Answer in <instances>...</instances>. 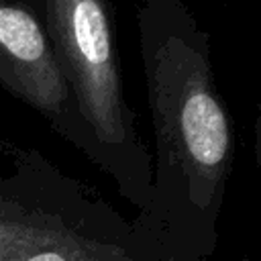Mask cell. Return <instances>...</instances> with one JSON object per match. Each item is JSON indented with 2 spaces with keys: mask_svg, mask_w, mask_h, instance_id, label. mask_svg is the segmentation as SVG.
Masks as SVG:
<instances>
[{
  "mask_svg": "<svg viewBox=\"0 0 261 261\" xmlns=\"http://www.w3.org/2000/svg\"><path fill=\"white\" fill-rule=\"evenodd\" d=\"M147 100L159 163L208 206L232 159V126L214 84L208 35L179 0H145L139 14Z\"/></svg>",
  "mask_w": 261,
  "mask_h": 261,
  "instance_id": "cell-1",
  "label": "cell"
},
{
  "mask_svg": "<svg viewBox=\"0 0 261 261\" xmlns=\"http://www.w3.org/2000/svg\"><path fill=\"white\" fill-rule=\"evenodd\" d=\"M39 18L90 139V157L116 169L137 147L122 98L110 0H27Z\"/></svg>",
  "mask_w": 261,
  "mask_h": 261,
  "instance_id": "cell-2",
  "label": "cell"
},
{
  "mask_svg": "<svg viewBox=\"0 0 261 261\" xmlns=\"http://www.w3.org/2000/svg\"><path fill=\"white\" fill-rule=\"evenodd\" d=\"M0 175V261H112L92 206L39 151L14 147Z\"/></svg>",
  "mask_w": 261,
  "mask_h": 261,
  "instance_id": "cell-3",
  "label": "cell"
},
{
  "mask_svg": "<svg viewBox=\"0 0 261 261\" xmlns=\"http://www.w3.org/2000/svg\"><path fill=\"white\" fill-rule=\"evenodd\" d=\"M0 88L90 155V139L69 86L27 0H0Z\"/></svg>",
  "mask_w": 261,
  "mask_h": 261,
  "instance_id": "cell-4",
  "label": "cell"
},
{
  "mask_svg": "<svg viewBox=\"0 0 261 261\" xmlns=\"http://www.w3.org/2000/svg\"><path fill=\"white\" fill-rule=\"evenodd\" d=\"M255 157H257V163L261 165V110L255 120Z\"/></svg>",
  "mask_w": 261,
  "mask_h": 261,
  "instance_id": "cell-5",
  "label": "cell"
},
{
  "mask_svg": "<svg viewBox=\"0 0 261 261\" xmlns=\"http://www.w3.org/2000/svg\"><path fill=\"white\" fill-rule=\"evenodd\" d=\"M14 143L12 141H8V139H4L2 135H0V155H10L12 151H14Z\"/></svg>",
  "mask_w": 261,
  "mask_h": 261,
  "instance_id": "cell-6",
  "label": "cell"
}]
</instances>
